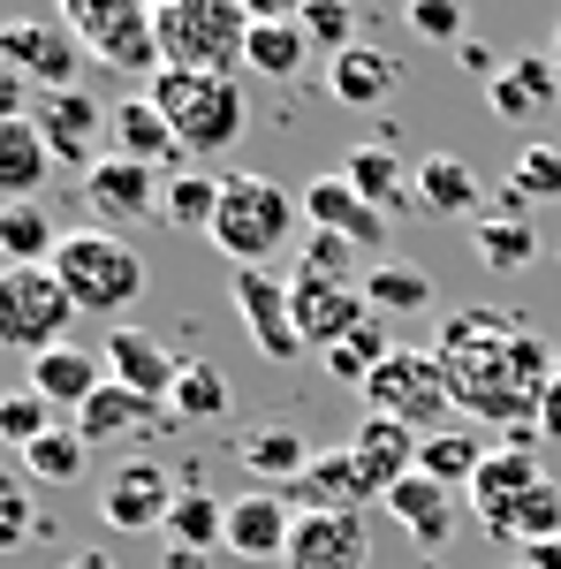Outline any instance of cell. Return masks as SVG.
Masks as SVG:
<instances>
[{
	"instance_id": "cell-11",
	"label": "cell",
	"mask_w": 561,
	"mask_h": 569,
	"mask_svg": "<svg viewBox=\"0 0 561 569\" xmlns=\"http://www.w3.org/2000/svg\"><path fill=\"white\" fill-rule=\"evenodd\" d=\"M39 137H46V152H53V168H99L107 160V99H91L84 84H69V91H39Z\"/></svg>"
},
{
	"instance_id": "cell-3",
	"label": "cell",
	"mask_w": 561,
	"mask_h": 569,
	"mask_svg": "<svg viewBox=\"0 0 561 569\" xmlns=\"http://www.w3.org/2000/svg\"><path fill=\"white\" fill-rule=\"evenodd\" d=\"M152 107L168 114L174 144L190 152V160H220L236 137L251 130V99L236 77H220V69H160L152 77Z\"/></svg>"
},
{
	"instance_id": "cell-21",
	"label": "cell",
	"mask_w": 561,
	"mask_h": 569,
	"mask_svg": "<svg viewBox=\"0 0 561 569\" xmlns=\"http://www.w3.org/2000/svg\"><path fill=\"white\" fill-rule=\"evenodd\" d=\"M289 531H297V509L273 486H251V493L228 501V555L236 562H281L289 555Z\"/></svg>"
},
{
	"instance_id": "cell-28",
	"label": "cell",
	"mask_w": 561,
	"mask_h": 569,
	"mask_svg": "<svg viewBox=\"0 0 561 569\" xmlns=\"http://www.w3.org/2000/svg\"><path fill=\"white\" fill-rule=\"evenodd\" d=\"M418 213H432V220H478L485 213V190H478L471 160L425 152V160H418Z\"/></svg>"
},
{
	"instance_id": "cell-29",
	"label": "cell",
	"mask_w": 561,
	"mask_h": 569,
	"mask_svg": "<svg viewBox=\"0 0 561 569\" xmlns=\"http://www.w3.org/2000/svg\"><path fill=\"white\" fill-rule=\"evenodd\" d=\"M53 152H46L39 122H0V206H31L46 198Z\"/></svg>"
},
{
	"instance_id": "cell-8",
	"label": "cell",
	"mask_w": 561,
	"mask_h": 569,
	"mask_svg": "<svg viewBox=\"0 0 561 569\" xmlns=\"http://www.w3.org/2000/svg\"><path fill=\"white\" fill-rule=\"evenodd\" d=\"M547 486V463H539V448H485V463H478L471 479V525L478 539H501V547H517V517L523 501Z\"/></svg>"
},
{
	"instance_id": "cell-48",
	"label": "cell",
	"mask_w": 561,
	"mask_h": 569,
	"mask_svg": "<svg viewBox=\"0 0 561 569\" xmlns=\"http://www.w3.org/2000/svg\"><path fill=\"white\" fill-rule=\"evenodd\" d=\"M31 114H39V84L0 61V122H31Z\"/></svg>"
},
{
	"instance_id": "cell-53",
	"label": "cell",
	"mask_w": 561,
	"mask_h": 569,
	"mask_svg": "<svg viewBox=\"0 0 561 569\" xmlns=\"http://www.w3.org/2000/svg\"><path fill=\"white\" fill-rule=\"evenodd\" d=\"M160 569H213V555H198V547H168Z\"/></svg>"
},
{
	"instance_id": "cell-24",
	"label": "cell",
	"mask_w": 561,
	"mask_h": 569,
	"mask_svg": "<svg viewBox=\"0 0 561 569\" xmlns=\"http://www.w3.org/2000/svg\"><path fill=\"white\" fill-rule=\"evenodd\" d=\"M471 251H478V266L485 273H531L539 266V228L523 220V206L517 198H501V206H485V213L471 220Z\"/></svg>"
},
{
	"instance_id": "cell-15",
	"label": "cell",
	"mask_w": 561,
	"mask_h": 569,
	"mask_svg": "<svg viewBox=\"0 0 561 569\" xmlns=\"http://www.w3.org/2000/svg\"><path fill=\"white\" fill-rule=\"evenodd\" d=\"M107 152H114V160H137V168H152V176H182V168H190V152L174 144L168 114L152 107V91H130V99L107 107Z\"/></svg>"
},
{
	"instance_id": "cell-37",
	"label": "cell",
	"mask_w": 561,
	"mask_h": 569,
	"mask_svg": "<svg viewBox=\"0 0 561 569\" xmlns=\"http://www.w3.org/2000/svg\"><path fill=\"white\" fill-rule=\"evenodd\" d=\"M23 471H31V486H77L91 471V440L77 426H53L39 448H23Z\"/></svg>"
},
{
	"instance_id": "cell-4",
	"label": "cell",
	"mask_w": 561,
	"mask_h": 569,
	"mask_svg": "<svg viewBox=\"0 0 561 569\" xmlns=\"http://www.w3.org/2000/svg\"><path fill=\"white\" fill-rule=\"evenodd\" d=\"M53 273L77 297V311H91V319H114V311H130L144 297V251L130 236H114V228H69L61 251H53Z\"/></svg>"
},
{
	"instance_id": "cell-2",
	"label": "cell",
	"mask_w": 561,
	"mask_h": 569,
	"mask_svg": "<svg viewBox=\"0 0 561 569\" xmlns=\"http://www.w3.org/2000/svg\"><path fill=\"white\" fill-rule=\"evenodd\" d=\"M297 220H303L297 190H281L273 176L236 168V176H220V213H213V228H206V243L243 273V266H273L281 259L289 236H297Z\"/></svg>"
},
{
	"instance_id": "cell-35",
	"label": "cell",
	"mask_w": 561,
	"mask_h": 569,
	"mask_svg": "<svg viewBox=\"0 0 561 569\" xmlns=\"http://www.w3.org/2000/svg\"><path fill=\"white\" fill-rule=\"evenodd\" d=\"M303 61H311L303 23H251V46H243V69H251V77H266V84H297Z\"/></svg>"
},
{
	"instance_id": "cell-14",
	"label": "cell",
	"mask_w": 561,
	"mask_h": 569,
	"mask_svg": "<svg viewBox=\"0 0 561 569\" xmlns=\"http://www.w3.org/2000/svg\"><path fill=\"white\" fill-rule=\"evenodd\" d=\"M228 289H236V311H243V327H251V342H259L266 365H297L303 335H297V311H289V273H273V266H243Z\"/></svg>"
},
{
	"instance_id": "cell-33",
	"label": "cell",
	"mask_w": 561,
	"mask_h": 569,
	"mask_svg": "<svg viewBox=\"0 0 561 569\" xmlns=\"http://www.w3.org/2000/svg\"><path fill=\"white\" fill-rule=\"evenodd\" d=\"M168 410L182 418V426H220V418L236 410V388H228V372H220V365H206V357H182Z\"/></svg>"
},
{
	"instance_id": "cell-44",
	"label": "cell",
	"mask_w": 561,
	"mask_h": 569,
	"mask_svg": "<svg viewBox=\"0 0 561 569\" xmlns=\"http://www.w3.org/2000/svg\"><path fill=\"white\" fill-rule=\"evenodd\" d=\"M402 23H410L418 39L455 53V46L471 39V0H402Z\"/></svg>"
},
{
	"instance_id": "cell-10",
	"label": "cell",
	"mask_w": 561,
	"mask_h": 569,
	"mask_svg": "<svg viewBox=\"0 0 561 569\" xmlns=\"http://www.w3.org/2000/svg\"><path fill=\"white\" fill-rule=\"evenodd\" d=\"M174 493H182V486L168 479L160 456H122V463H107V479H99V525L107 531H160L168 509H174Z\"/></svg>"
},
{
	"instance_id": "cell-40",
	"label": "cell",
	"mask_w": 561,
	"mask_h": 569,
	"mask_svg": "<svg viewBox=\"0 0 561 569\" xmlns=\"http://www.w3.org/2000/svg\"><path fill=\"white\" fill-rule=\"evenodd\" d=\"M220 213V176H206V168H182V176H168V190H160V220L168 228H213Z\"/></svg>"
},
{
	"instance_id": "cell-32",
	"label": "cell",
	"mask_w": 561,
	"mask_h": 569,
	"mask_svg": "<svg viewBox=\"0 0 561 569\" xmlns=\"http://www.w3.org/2000/svg\"><path fill=\"white\" fill-rule=\"evenodd\" d=\"M349 448H357V456H364V463H372V471L394 486V479H410V471H418V448H425V433H410L402 418L364 410V418H357V433H349Z\"/></svg>"
},
{
	"instance_id": "cell-43",
	"label": "cell",
	"mask_w": 561,
	"mask_h": 569,
	"mask_svg": "<svg viewBox=\"0 0 561 569\" xmlns=\"http://www.w3.org/2000/svg\"><path fill=\"white\" fill-rule=\"evenodd\" d=\"M388 357H394V342H388V327L372 319V327H357L349 342H334V350H327V372H334L342 388H357V395H364V380H372V372H380Z\"/></svg>"
},
{
	"instance_id": "cell-1",
	"label": "cell",
	"mask_w": 561,
	"mask_h": 569,
	"mask_svg": "<svg viewBox=\"0 0 561 569\" xmlns=\"http://www.w3.org/2000/svg\"><path fill=\"white\" fill-rule=\"evenodd\" d=\"M432 350H440L448 380H455V410H471L478 426H493V433L531 426L561 372V342L531 335L517 311H501V305L448 311Z\"/></svg>"
},
{
	"instance_id": "cell-36",
	"label": "cell",
	"mask_w": 561,
	"mask_h": 569,
	"mask_svg": "<svg viewBox=\"0 0 561 569\" xmlns=\"http://www.w3.org/2000/svg\"><path fill=\"white\" fill-rule=\"evenodd\" d=\"M53 426H61V410H53L39 388H8V395H0V456L23 463V448H39Z\"/></svg>"
},
{
	"instance_id": "cell-51",
	"label": "cell",
	"mask_w": 561,
	"mask_h": 569,
	"mask_svg": "<svg viewBox=\"0 0 561 569\" xmlns=\"http://www.w3.org/2000/svg\"><path fill=\"white\" fill-rule=\"evenodd\" d=\"M517 562H523V569H561V531H554V539H531Z\"/></svg>"
},
{
	"instance_id": "cell-34",
	"label": "cell",
	"mask_w": 561,
	"mask_h": 569,
	"mask_svg": "<svg viewBox=\"0 0 561 569\" xmlns=\"http://www.w3.org/2000/svg\"><path fill=\"white\" fill-rule=\"evenodd\" d=\"M53 251H61V228L46 213V198L0 206V266H53Z\"/></svg>"
},
{
	"instance_id": "cell-41",
	"label": "cell",
	"mask_w": 561,
	"mask_h": 569,
	"mask_svg": "<svg viewBox=\"0 0 561 569\" xmlns=\"http://www.w3.org/2000/svg\"><path fill=\"white\" fill-rule=\"evenodd\" d=\"M364 305H372V319H388V311H425L432 305V273L425 266L380 259L372 273H364Z\"/></svg>"
},
{
	"instance_id": "cell-13",
	"label": "cell",
	"mask_w": 561,
	"mask_h": 569,
	"mask_svg": "<svg viewBox=\"0 0 561 569\" xmlns=\"http://www.w3.org/2000/svg\"><path fill=\"white\" fill-rule=\"evenodd\" d=\"M0 61L16 77H31L39 91H69L77 84V61H84V39L69 23H46V16H8L0 23Z\"/></svg>"
},
{
	"instance_id": "cell-23",
	"label": "cell",
	"mask_w": 561,
	"mask_h": 569,
	"mask_svg": "<svg viewBox=\"0 0 561 569\" xmlns=\"http://www.w3.org/2000/svg\"><path fill=\"white\" fill-rule=\"evenodd\" d=\"M327 91L342 99V107H357V114H380L394 91H402V61H394L388 46H349V53H334L327 61Z\"/></svg>"
},
{
	"instance_id": "cell-45",
	"label": "cell",
	"mask_w": 561,
	"mask_h": 569,
	"mask_svg": "<svg viewBox=\"0 0 561 569\" xmlns=\"http://www.w3.org/2000/svg\"><path fill=\"white\" fill-rule=\"evenodd\" d=\"M297 23H303V39H311V53H327V61L357 46V8L349 0H311Z\"/></svg>"
},
{
	"instance_id": "cell-42",
	"label": "cell",
	"mask_w": 561,
	"mask_h": 569,
	"mask_svg": "<svg viewBox=\"0 0 561 569\" xmlns=\"http://www.w3.org/2000/svg\"><path fill=\"white\" fill-rule=\"evenodd\" d=\"M509 198L517 206H554L561 198V144H523L517 160H509Z\"/></svg>"
},
{
	"instance_id": "cell-49",
	"label": "cell",
	"mask_w": 561,
	"mask_h": 569,
	"mask_svg": "<svg viewBox=\"0 0 561 569\" xmlns=\"http://www.w3.org/2000/svg\"><path fill=\"white\" fill-rule=\"evenodd\" d=\"M303 8H311V0H243V16H251V23H297Z\"/></svg>"
},
{
	"instance_id": "cell-25",
	"label": "cell",
	"mask_w": 561,
	"mask_h": 569,
	"mask_svg": "<svg viewBox=\"0 0 561 569\" xmlns=\"http://www.w3.org/2000/svg\"><path fill=\"white\" fill-rule=\"evenodd\" d=\"M380 509H388V517H394L402 531H410L418 547H440V539H455V517H463V509H455V486L425 479V471H410V479H394Z\"/></svg>"
},
{
	"instance_id": "cell-39",
	"label": "cell",
	"mask_w": 561,
	"mask_h": 569,
	"mask_svg": "<svg viewBox=\"0 0 561 569\" xmlns=\"http://www.w3.org/2000/svg\"><path fill=\"white\" fill-rule=\"evenodd\" d=\"M39 539V486L23 463H0V555H23Z\"/></svg>"
},
{
	"instance_id": "cell-19",
	"label": "cell",
	"mask_w": 561,
	"mask_h": 569,
	"mask_svg": "<svg viewBox=\"0 0 561 569\" xmlns=\"http://www.w3.org/2000/svg\"><path fill=\"white\" fill-rule=\"evenodd\" d=\"M77 433L91 440V448H114V440H144V433H168V426H182L168 402H152V395H137V388H122V380H107V388L91 395L84 410L69 418Z\"/></svg>"
},
{
	"instance_id": "cell-47",
	"label": "cell",
	"mask_w": 561,
	"mask_h": 569,
	"mask_svg": "<svg viewBox=\"0 0 561 569\" xmlns=\"http://www.w3.org/2000/svg\"><path fill=\"white\" fill-rule=\"evenodd\" d=\"M349 259H357V243L327 236V228H303V243H297V259H289V273H327V281H357V273H349Z\"/></svg>"
},
{
	"instance_id": "cell-52",
	"label": "cell",
	"mask_w": 561,
	"mask_h": 569,
	"mask_svg": "<svg viewBox=\"0 0 561 569\" xmlns=\"http://www.w3.org/2000/svg\"><path fill=\"white\" fill-rule=\"evenodd\" d=\"M539 433L561 440V372H554V388H547V402H539Z\"/></svg>"
},
{
	"instance_id": "cell-46",
	"label": "cell",
	"mask_w": 561,
	"mask_h": 569,
	"mask_svg": "<svg viewBox=\"0 0 561 569\" xmlns=\"http://www.w3.org/2000/svg\"><path fill=\"white\" fill-rule=\"evenodd\" d=\"M130 16H152V8H144V0H61V23H69L84 46L107 39V31H122Z\"/></svg>"
},
{
	"instance_id": "cell-55",
	"label": "cell",
	"mask_w": 561,
	"mask_h": 569,
	"mask_svg": "<svg viewBox=\"0 0 561 569\" xmlns=\"http://www.w3.org/2000/svg\"><path fill=\"white\" fill-rule=\"evenodd\" d=\"M547 53H554V69H561V23H554V46H547Z\"/></svg>"
},
{
	"instance_id": "cell-22",
	"label": "cell",
	"mask_w": 561,
	"mask_h": 569,
	"mask_svg": "<svg viewBox=\"0 0 561 569\" xmlns=\"http://www.w3.org/2000/svg\"><path fill=\"white\" fill-rule=\"evenodd\" d=\"M174 372H182V357H168V342H160L152 327H107V380L152 395V402H168Z\"/></svg>"
},
{
	"instance_id": "cell-16",
	"label": "cell",
	"mask_w": 561,
	"mask_h": 569,
	"mask_svg": "<svg viewBox=\"0 0 561 569\" xmlns=\"http://www.w3.org/2000/svg\"><path fill=\"white\" fill-rule=\"evenodd\" d=\"M554 107H561V69H554V53H547V46H523L517 61L485 84V114H493V122H509V130L547 122Z\"/></svg>"
},
{
	"instance_id": "cell-20",
	"label": "cell",
	"mask_w": 561,
	"mask_h": 569,
	"mask_svg": "<svg viewBox=\"0 0 561 569\" xmlns=\"http://www.w3.org/2000/svg\"><path fill=\"white\" fill-rule=\"evenodd\" d=\"M289 569H364L372 562V525L364 517H327V509H297V531H289Z\"/></svg>"
},
{
	"instance_id": "cell-12",
	"label": "cell",
	"mask_w": 561,
	"mask_h": 569,
	"mask_svg": "<svg viewBox=\"0 0 561 569\" xmlns=\"http://www.w3.org/2000/svg\"><path fill=\"white\" fill-rule=\"evenodd\" d=\"M289 311H297L303 350H334L357 327H372V305H364V281H327V273H289Z\"/></svg>"
},
{
	"instance_id": "cell-5",
	"label": "cell",
	"mask_w": 561,
	"mask_h": 569,
	"mask_svg": "<svg viewBox=\"0 0 561 569\" xmlns=\"http://www.w3.org/2000/svg\"><path fill=\"white\" fill-rule=\"evenodd\" d=\"M77 319H84V311L61 289L53 266H0V350L46 357V350H61V342H77V335H69Z\"/></svg>"
},
{
	"instance_id": "cell-17",
	"label": "cell",
	"mask_w": 561,
	"mask_h": 569,
	"mask_svg": "<svg viewBox=\"0 0 561 569\" xmlns=\"http://www.w3.org/2000/svg\"><path fill=\"white\" fill-rule=\"evenodd\" d=\"M160 190H168V182L152 176V168H137V160H114V152H107V160L84 176V206H91L99 228L122 236V228H137V220H160Z\"/></svg>"
},
{
	"instance_id": "cell-18",
	"label": "cell",
	"mask_w": 561,
	"mask_h": 569,
	"mask_svg": "<svg viewBox=\"0 0 561 569\" xmlns=\"http://www.w3.org/2000/svg\"><path fill=\"white\" fill-rule=\"evenodd\" d=\"M297 198H303V228H327V236H342V243H357V251H380V243H388V213H372V206L349 190L342 168L311 176Z\"/></svg>"
},
{
	"instance_id": "cell-30",
	"label": "cell",
	"mask_w": 561,
	"mask_h": 569,
	"mask_svg": "<svg viewBox=\"0 0 561 569\" xmlns=\"http://www.w3.org/2000/svg\"><path fill=\"white\" fill-rule=\"evenodd\" d=\"M168 547H198V555L228 547V501H220L213 486L182 479V493H174V509H168Z\"/></svg>"
},
{
	"instance_id": "cell-31",
	"label": "cell",
	"mask_w": 561,
	"mask_h": 569,
	"mask_svg": "<svg viewBox=\"0 0 561 569\" xmlns=\"http://www.w3.org/2000/svg\"><path fill=\"white\" fill-rule=\"evenodd\" d=\"M236 463L259 486H297L303 463H311V448H303L289 426H251V433H236Z\"/></svg>"
},
{
	"instance_id": "cell-50",
	"label": "cell",
	"mask_w": 561,
	"mask_h": 569,
	"mask_svg": "<svg viewBox=\"0 0 561 569\" xmlns=\"http://www.w3.org/2000/svg\"><path fill=\"white\" fill-rule=\"evenodd\" d=\"M455 61H463L471 77H485V84H493V77L509 69V61H493V46H478V39H463V46H455Z\"/></svg>"
},
{
	"instance_id": "cell-9",
	"label": "cell",
	"mask_w": 561,
	"mask_h": 569,
	"mask_svg": "<svg viewBox=\"0 0 561 569\" xmlns=\"http://www.w3.org/2000/svg\"><path fill=\"white\" fill-rule=\"evenodd\" d=\"M372 501H388V479L357 456V448H311V463H303V479L289 486V509H327V517H364Z\"/></svg>"
},
{
	"instance_id": "cell-54",
	"label": "cell",
	"mask_w": 561,
	"mask_h": 569,
	"mask_svg": "<svg viewBox=\"0 0 561 569\" xmlns=\"http://www.w3.org/2000/svg\"><path fill=\"white\" fill-rule=\"evenodd\" d=\"M69 569H114V562H107V547H91V555H77Z\"/></svg>"
},
{
	"instance_id": "cell-27",
	"label": "cell",
	"mask_w": 561,
	"mask_h": 569,
	"mask_svg": "<svg viewBox=\"0 0 561 569\" xmlns=\"http://www.w3.org/2000/svg\"><path fill=\"white\" fill-rule=\"evenodd\" d=\"M349 190L372 206V213H402V206H418V168L394 152V144H357L342 160Z\"/></svg>"
},
{
	"instance_id": "cell-7",
	"label": "cell",
	"mask_w": 561,
	"mask_h": 569,
	"mask_svg": "<svg viewBox=\"0 0 561 569\" xmlns=\"http://www.w3.org/2000/svg\"><path fill=\"white\" fill-rule=\"evenodd\" d=\"M152 23H160L168 69H220L228 77V61H243V46H251L243 0H168V8H152Z\"/></svg>"
},
{
	"instance_id": "cell-56",
	"label": "cell",
	"mask_w": 561,
	"mask_h": 569,
	"mask_svg": "<svg viewBox=\"0 0 561 569\" xmlns=\"http://www.w3.org/2000/svg\"><path fill=\"white\" fill-rule=\"evenodd\" d=\"M509 569H523V562H509Z\"/></svg>"
},
{
	"instance_id": "cell-26",
	"label": "cell",
	"mask_w": 561,
	"mask_h": 569,
	"mask_svg": "<svg viewBox=\"0 0 561 569\" xmlns=\"http://www.w3.org/2000/svg\"><path fill=\"white\" fill-rule=\"evenodd\" d=\"M23 388H39L53 410H84L91 395L107 388V365H99V350H84V342H61V350H46V357H31V380Z\"/></svg>"
},
{
	"instance_id": "cell-6",
	"label": "cell",
	"mask_w": 561,
	"mask_h": 569,
	"mask_svg": "<svg viewBox=\"0 0 561 569\" xmlns=\"http://www.w3.org/2000/svg\"><path fill=\"white\" fill-rule=\"evenodd\" d=\"M364 402L380 410V418H402L410 433H448L455 426V380H448V365L440 350H410V342H394V357L364 380Z\"/></svg>"
},
{
	"instance_id": "cell-38",
	"label": "cell",
	"mask_w": 561,
	"mask_h": 569,
	"mask_svg": "<svg viewBox=\"0 0 561 569\" xmlns=\"http://www.w3.org/2000/svg\"><path fill=\"white\" fill-rule=\"evenodd\" d=\"M478 463H485V440L471 433V426H448V433H425V448H418V471L440 486H471Z\"/></svg>"
}]
</instances>
